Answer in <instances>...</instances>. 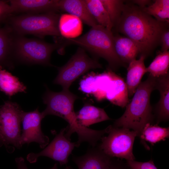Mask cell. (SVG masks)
<instances>
[{
    "label": "cell",
    "mask_w": 169,
    "mask_h": 169,
    "mask_svg": "<svg viewBox=\"0 0 169 169\" xmlns=\"http://www.w3.org/2000/svg\"><path fill=\"white\" fill-rule=\"evenodd\" d=\"M77 98L69 90L54 92L47 89L43 98V102L46 105V107L42 114L44 117L48 115H53L65 120L69 125L65 136L70 140L71 135L76 133L78 137L76 142L77 147L84 142L88 143L92 147L95 146L98 141L105 134L108 133L109 126L103 130H96L80 125L78 121L74 109V103Z\"/></svg>",
    "instance_id": "cell-1"
},
{
    "label": "cell",
    "mask_w": 169,
    "mask_h": 169,
    "mask_svg": "<svg viewBox=\"0 0 169 169\" xmlns=\"http://www.w3.org/2000/svg\"><path fill=\"white\" fill-rule=\"evenodd\" d=\"M166 23L153 18L139 7L127 4H124L116 25L120 32L137 44L141 55L146 56L160 41Z\"/></svg>",
    "instance_id": "cell-2"
},
{
    "label": "cell",
    "mask_w": 169,
    "mask_h": 169,
    "mask_svg": "<svg viewBox=\"0 0 169 169\" xmlns=\"http://www.w3.org/2000/svg\"><path fill=\"white\" fill-rule=\"evenodd\" d=\"M156 79L149 74L141 82L124 113L115 121L113 126L131 129L139 137L146 124H153L154 116L150 100L151 93L156 90Z\"/></svg>",
    "instance_id": "cell-3"
},
{
    "label": "cell",
    "mask_w": 169,
    "mask_h": 169,
    "mask_svg": "<svg viewBox=\"0 0 169 169\" xmlns=\"http://www.w3.org/2000/svg\"><path fill=\"white\" fill-rule=\"evenodd\" d=\"M63 47L70 44L78 45L108 62L109 69L115 70L124 64L117 55L115 49L114 36L111 30L98 24L86 33L74 38H63Z\"/></svg>",
    "instance_id": "cell-4"
},
{
    "label": "cell",
    "mask_w": 169,
    "mask_h": 169,
    "mask_svg": "<svg viewBox=\"0 0 169 169\" xmlns=\"http://www.w3.org/2000/svg\"><path fill=\"white\" fill-rule=\"evenodd\" d=\"M60 16L56 13L12 15L5 25L17 35L31 34L40 38L48 35L60 37L59 22Z\"/></svg>",
    "instance_id": "cell-5"
},
{
    "label": "cell",
    "mask_w": 169,
    "mask_h": 169,
    "mask_svg": "<svg viewBox=\"0 0 169 169\" xmlns=\"http://www.w3.org/2000/svg\"><path fill=\"white\" fill-rule=\"evenodd\" d=\"M62 48L60 43L51 44L41 39L14 34V59L23 63L51 65L50 58L52 53L55 49Z\"/></svg>",
    "instance_id": "cell-6"
},
{
    "label": "cell",
    "mask_w": 169,
    "mask_h": 169,
    "mask_svg": "<svg viewBox=\"0 0 169 169\" xmlns=\"http://www.w3.org/2000/svg\"><path fill=\"white\" fill-rule=\"evenodd\" d=\"M23 111L17 103L10 101L0 107V140L9 152L14 150L10 145L18 149L22 147L20 125Z\"/></svg>",
    "instance_id": "cell-7"
},
{
    "label": "cell",
    "mask_w": 169,
    "mask_h": 169,
    "mask_svg": "<svg viewBox=\"0 0 169 169\" xmlns=\"http://www.w3.org/2000/svg\"><path fill=\"white\" fill-rule=\"evenodd\" d=\"M107 136H103L98 146L106 155L111 157L133 161V148L136 132L130 129L110 125Z\"/></svg>",
    "instance_id": "cell-8"
},
{
    "label": "cell",
    "mask_w": 169,
    "mask_h": 169,
    "mask_svg": "<svg viewBox=\"0 0 169 169\" xmlns=\"http://www.w3.org/2000/svg\"><path fill=\"white\" fill-rule=\"evenodd\" d=\"M102 68L97 59L90 58L85 50L79 47L64 65L58 69V73L53 81L63 90H69L72 83L81 75L91 69Z\"/></svg>",
    "instance_id": "cell-9"
},
{
    "label": "cell",
    "mask_w": 169,
    "mask_h": 169,
    "mask_svg": "<svg viewBox=\"0 0 169 169\" xmlns=\"http://www.w3.org/2000/svg\"><path fill=\"white\" fill-rule=\"evenodd\" d=\"M66 129L67 127L62 129L49 144L41 151L29 153L27 156L28 161L30 163H34L39 157L44 156L58 161L61 166L66 165L69 156L74 147H77L76 142H71L65 136Z\"/></svg>",
    "instance_id": "cell-10"
},
{
    "label": "cell",
    "mask_w": 169,
    "mask_h": 169,
    "mask_svg": "<svg viewBox=\"0 0 169 169\" xmlns=\"http://www.w3.org/2000/svg\"><path fill=\"white\" fill-rule=\"evenodd\" d=\"M44 118L38 108L30 112L23 111L21 117L23 129L20 140L21 147L33 142L38 143L41 148L48 144L49 138L43 133L41 128V121Z\"/></svg>",
    "instance_id": "cell-11"
},
{
    "label": "cell",
    "mask_w": 169,
    "mask_h": 169,
    "mask_svg": "<svg viewBox=\"0 0 169 169\" xmlns=\"http://www.w3.org/2000/svg\"><path fill=\"white\" fill-rule=\"evenodd\" d=\"M115 73L110 69L102 74H91L80 81L79 89L83 92L93 95L98 100L105 99L108 87Z\"/></svg>",
    "instance_id": "cell-12"
},
{
    "label": "cell",
    "mask_w": 169,
    "mask_h": 169,
    "mask_svg": "<svg viewBox=\"0 0 169 169\" xmlns=\"http://www.w3.org/2000/svg\"><path fill=\"white\" fill-rule=\"evenodd\" d=\"M13 13L40 14L59 11V0H8Z\"/></svg>",
    "instance_id": "cell-13"
},
{
    "label": "cell",
    "mask_w": 169,
    "mask_h": 169,
    "mask_svg": "<svg viewBox=\"0 0 169 169\" xmlns=\"http://www.w3.org/2000/svg\"><path fill=\"white\" fill-rule=\"evenodd\" d=\"M72 159L79 169H109L112 157L105 154L98 146H95L83 156H73Z\"/></svg>",
    "instance_id": "cell-14"
},
{
    "label": "cell",
    "mask_w": 169,
    "mask_h": 169,
    "mask_svg": "<svg viewBox=\"0 0 169 169\" xmlns=\"http://www.w3.org/2000/svg\"><path fill=\"white\" fill-rule=\"evenodd\" d=\"M160 94V100L155 109L157 124L167 121L169 118V73L156 78V90Z\"/></svg>",
    "instance_id": "cell-15"
},
{
    "label": "cell",
    "mask_w": 169,
    "mask_h": 169,
    "mask_svg": "<svg viewBox=\"0 0 169 169\" xmlns=\"http://www.w3.org/2000/svg\"><path fill=\"white\" fill-rule=\"evenodd\" d=\"M59 11L76 16L91 27L98 24L90 13L85 0H59Z\"/></svg>",
    "instance_id": "cell-16"
},
{
    "label": "cell",
    "mask_w": 169,
    "mask_h": 169,
    "mask_svg": "<svg viewBox=\"0 0 169 169\" xmlns=\"http://www.w3.org/2000/svg\"><path fill=\"white\" fill-rule=\"evenodd\" d=\"M146 57L141 55L138 59H133L128 64L125 84L129 97L133 95L143 76L146 73L144 64Z\"/></svg>",
    "instance_id": "cell-17"
},
{
    "label": "cell",
    "mask_w": 169,
    "mask_h": 169,
    "mask_svg": "<svg viewBox=\"0 0 169 169\" xmlns=\"http://www.w3.org/2000/svg\"><path fill=\"white\" fill-rule=\"evenodd\" d=\"M14 37V34L7 25L0 27V68L13 66Z\"/></svg>",
    "instance_id": "cell-18"
},
{
    "label": "cell",
    "mask_w": 169,
    "mask_h": 169,
    "mask_svg": "<svg viewBox=\"0 0 169 169\" xmlns=\"http://www.w3.org/2000/svg\"><path fill=\"white\" fill-rule=\"evenodd\" d=\"M105 99L122 108L126 106L129 103L126 84L122 78L116 74L108 86Z\"/></svg>",
    "instance_id": "cell-19"
},
{
    "label": "cell",
    "mask_w": 169,
    "mask_h": 169,
    "mask_svg": "<svg viewBox=\"0 0 169 169\" xmlns=\"http://www.w3.org/2000/svg\"><path fill=\"white\" fill-rule=\"evenodd\" d=\"M114 47L115 52L121 62L129 64L136 59L141 50L137 44L127 37H114Z\"/></svg>",
    "instance_id": "cell-20"
},
{
    "label": "cell",
    "mask_w": 169,
    "mask_h": 169,
    "mask_svg": "<svg viewBox=\"0 0 169 169\" xmlns=\"http://www.w3.org/2000/svg\"><path fill=\"white\" fill-rule=\"evenodd\" d=\"M76 113L79 124L87 127L94 124L110 120L103 109L90 104H85Z\"/></svg>",
    "instance_id": "cell-21"
},
{
    "label": "cell",
    "mask_w": 169,
    "mask_h": 169,
    "mask_svg": "<svg viewBox=\"0 0 169 169\" xmlns=\"http://www.w3.org/2000/svg\"><path fill=\"white\" fill-rule=\"evenodd\" d=\"M59 28L61 36L64 38H75L82 33V21L73 15L68 13L62 14L59 19Z\"/></svg>",
    "instance_id": "cell-22"
},
{
    "label": "cell",
    "mask_w": 169,
    "mask_h": 169,
    "mask_svg": "<svg viewBox=\"0 0 169 169\" xmlns=\"http://www.w3.org/2000/svg\"><path fill=\"white\" fill-rule=\"evenodd\" d=\"M27 88L18 79L0 68V90L10 97L18 92H26Z\"/></svg>",
    "instance_id": "cell-23"
},
{
    "label": "cell",
    "mask_w": 169,
    "mask_h": 169,
    "mask_svg": "<svg viewBox=\"0 0 169 169\" xmlns=\"http://www.w3.org/2000/svg\"><path fill=\"white\" fill-rule=\"evenodd\" d=\"M87 7L98 24L111 30L113 25L101 0H85Z\"/></svg>",
    "instance_id": "cell-24"
},
{
    "label": "cell",
    "mask_w": 169,
    "mask_h": 169,
    "mask_svg": "<svg viewBox=\"0 0 169 169\" xmlns=\"http://www.w3.org/2000/svg\"><path fill=\"white\" fill-rule=\"evenodd\" d=\"M169 137V128L159 126L157 124H146L139 136L143 141L148 142L152 145L161 141L165 140Z\"/></svg>",
    "instance_id": "cell-25"
},
{
    "label": "cell",
    "mask_w": 169,
    "mask_h": 169,
    "mask_svg": "<svg viewBox=\"0 0 169 169\" xmlns=\"http://www.w3.org/2000/svg\"><path fill=\"white\" fill-rule=\"evenodd\" d=\"M169 51H160L150 65L146 68V73L156 78L169 73Z\"/></svg>",
    "instance_id": "cell-26"
},
{
    "label": "cell",
    "mask_w": 169,
    "mask_h": 169,
    "mask_svg": "<svg viewBox=\"0 0 169 169\" xmlns=\"http://www.w3.org/2000/svg\"><path fill=\"white\" fill-rule=\"evenodd\" d=\"M141 8L159 21L167 23L169 22V0H156L148 6Z\"/></svg>",
    "instance_id": "cell-27"
},
{
    "label": "cell",
    "mask_w": 169,
    "mask_h": 169,
    "mask_svg": "<svg viewBox=\"0 0 169 169\" xmlns=\"http://www.w3.org/2000/svg\"><path fill=\"white\" fill-rule=\"evenodd\" d=\"M107 12L113 26L118 23L120 17L124 4L123 1L117 0H101Z\"/></svg>",
    "instance_id": "cell-28"
},
{
    "label": "cell",
    "mask_w": 169,
    "mask_h": 169,
    "mask_svg": "<svg viewBox=\"0 0 169 169\" xmlns=\"http://www.w3.org/2000/svg\"><path fill=\"white\" fill-rule=\"evenodd\" d=\"M12 14L10 6L8 1L0 0V27L5 23Z\"/></svg>",
    "instance_id": "cell-29"
},
{
    "label": "cell",
    "mask_w": 169,
    "mask_h": 169,
    "mask_svg": "<svg viewBox=\"0 0 169 169\" xmlns=\"http://www.w3.org/2000/svg\"><path fill=\"white\" fill-rule=\"evenodd\" d=\"M127 163L130 169H157L151 160L145 162L127 161Z\"/></svg>",
    "instance_id": "cell-30"
},
{
    "label": "cell",
    "mask_w": 169,
    "mask_h": 169,
    "mask_svg": "<svg viewBox=\"0 0 169 169\" xmlns=\"http://www.w3.org/2000/svg\"><path fill=\"white\" fill-rule=\"evenodd\" d=\"M160 41L161 42L162 52L168 51L169 49V31L166 29L161 35Z\"/></svg>",
    "instance_id": "cell-31"
},
{
    "label": "cell",
    "mask_w": 169,
    "mask_h": 169,
    "mask_svg": "<svg viewBox=\"0 0 169 169\" xmlns=\"http://www.w3.org/2000/svg\"><path fill=\"white\" fill-rule=\"evenodd\" d=\"M15 161L18 169H28L23 157H17L15 158ZM50 169H58V164L55 163L53 166ZM65 169H71L69 167H67Z\"/></svg>",
    "instance_id": "cell-32"
},
{
    "label": "cell",
    "mask_w": 169,
    "mask_h": 169,
    "mask_svg": "<svg viewBox=\"0 0 169 169\" xmlns=\"http://www.w3.org/2000/svg\"><path fill=\"white\" fill-rule=\"evenodd\" d=\"M109 169H126L120 161L112 159Z\"/></svg>",
    "instance_id": "cell-33"
},
{
    "label": "cell",
    "mask_w": 169,
    "mask_h": 169,
    "mask_svg": "<svg viewBox=\"0 0 169 169\" xmlns=\"http://www.w3.org/2000/svg\"><path fill=\"white\" fill-rule=\"evenodd\" d=\"M135 3L138 4L139 6V7L141 8H143L146 7V6L150 2V1L148 0H134L133 1Z\"/></svg>",
    "instance_id": "cell-34"
},
{
    "label": "cell",
    "mask_w": 169,
    "mask_h": 169,
    "mask_svg": "<svg viewBox=\"0 0 169 169\" xmlns=\"http://www.w3.org/2000/svg\"><path fill=\"white\" fill-rule=\"evenodd\" d=\"M3 145V143L0 141V147Z\"/></svg>",
    "instance_id": "cell-35"
}]
</instances>
